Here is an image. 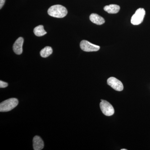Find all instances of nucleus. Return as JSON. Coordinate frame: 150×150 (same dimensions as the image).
Masks as SVG:
<instances>
[{
	"label": "nucleus",
	"mask_w": 150,
	"mask_h": 150,
	"mask_svg": "<svg viewBox=\"0 0 150 150\" xmlns=\"http://www.w3.org/2000/svg\"><path fill=\"white\" fill-rule=\"evenodd\" d=\"M81 48L86 52H94L98 51L100 47L97 45L93 44L86 40H83L80 44Z\"/></svg>",
	"instance_id": "nucleus-5"
},
{
	"label": "nucleus",
	"mask_w": 150,
	"mask_h": 150,
	"mask_svg": "<svg viewBox=\"0 0 150 150\" xmlns=\"http://www.w3.org/2000/svg\"><path fill=\"white\" fill-rule=\"evenodd\" d=\"M146 14L144 9L139 8L136 11L131 18V23L134 25H138L143 22Z\"/></svg>",
	"instance_id": "nucleus-3"
},
{
	"label": "nucleus",
	"mask_w": 150,
	"mask_h": 150,
	"mask_svg": "<svg viewBox=\"0 0 150 150\" xmlns=\"http://www.w3.org/2000/svg\"><path fill=\"white\" fill-rule=\"evenodd\" d=\"M100 107L103 113L106 116H111L114 114V109L112 105L106 100H101Z\"/></svg>",
	"instance_id": "nucleus-4"
},
{
	"label": "nucleus",
	"mask_w": 150,
	"mask_h": 150,
	"mask_svg": "<svg viewBox=\"0 0 150 150\" xmlns=\"http://www.w3.org/2000/svg\"><path fill=\"white\" fill-rule=\"evenodd\" d=\"M53 53V49L50 46H46L40 51V55L43 58H47Z\"/></svg>",
	"instance_id": "nucleus-12"
},
{
	"label": "nucleus",
	"mask_w": 150,
	"mask_h": 150,
	"mask_svg": "<svg viewBox=\"0 0 150 150\" xmlns=\"http://www.w3.org/2000/svg\"><path fill=\"white\" fill-rule=\"evenodd\" d=\"M48 15L53 17L63 18L67 15L68 11L64 6L55 5L49 8L48 11Z\"/></svg>",
	"instance_id": "nucleus-1"
},
{
	"label": "nucleus",
	"mask_w": 150,
	"mask_h": 150,
	"mask_svg": "<svg viewBox=\"0 0 150 150\" xmlns=\"http://www.w3.org/2000/svg\"><path fill=\"white\" fill-rule=\"evenodd\" d=\"M8 86V84L3 81H0V88H5Z\"/></svg>",
	"instance_id": "nucleus-13"
},
{
	"label": "nucleus",
	"mask_w": 150,
	"mask_h": 150,
	"mask_svg": "<svg viewBox=\"0 0 150 150\" xmlns=\"http://www.w3.org/2000/svg\"><path fill=\"white\" fill-rule=\"evenodd\" d=\"M121 150H127V149H122Z\"/></svg>",
	"instance_id": "nucleus-15"
},
{
	"label": "nucleus",
	"mask_w": 150,
	"mask_h": 150,
	"mask_svg": "<svg viewBox=\"0 0 150 150\" xmlns=\"http://www.w3.org/2000/svg\"><path fill=\"white\" fill-rule=\"evenodd\" d=\"M33 32L36 36L38 37L43 36L47 33V32L44 29L43 25H39L35 27L33 30Z\"/></svg>",
	"instance_id": "nucleus-11"
},
{
	"label": "nucleus",
	"mask_w": 150,
	"mask_h": 150,
	"mask_svg": "<svg viewBox=\"0 0 150 150\" xmlns=\"http://www.w3.org/2000/svg\"><path fill=\"white\" fill-rule=\"evenodd\" d=\"M24 39L22 37L18 38L14 43L13 49L14 52L17 55H21L23 52V45Z\"/></svg>",
	"instance_id": "nucleus-7"
},
{
	"label": "nucleus",
	"mask_w": 150,
	"mask_h": 150,
	"mask_svg": "<svg viewBox=\"0 0 150 150\" xmlns=\"http://www.w3.org/2000/svg\"><path fill=\"white\" fill-rule=\"evenodd\" d=\"M103 9L108 13L115 14L118 13L119 11L120 7L116 4H110L105 6Z\"/></svg>",
	"instance_id": "nucleus-10"
},
{
	"label": "nucleus",
	"mask_w": 150,
	"mask_h": 150,
	"mask_svg": "<svg viewBox=\"0 0 150 150\" xmlns=\"http://www.w3.org/2000/svg\"><path fill=\"white\" fill-rule=\"evenodd\" d=\"M18 104V100L17 98H11L6 100L0 104V111L8 112L16 107Z\"/></svg>",
	"instance_id": "nucleus-2"
},
{
	"label": "nucleus",
	"mask_w": 150,
	"mask_h": 150,
	"mask_svg": "<svg viewBox=\"0 0 150 150\" xmlns=\"http://www.w3.org/2000/svg\"><path fill=\"white\" fill-rule=\"evenodd\" d=\"M33 148L34 150H42L44 147V142L40 137L36 136L33 138Z\"/></svg>",
	"instance_id": "nucleus-8"
},
{
	"label": "nucleus",
	"mask_w": 150,
	"mask_h": 150,
	"mask_svg": "<svg viewBox=\"0 0 150 150\" xmlns=\"http://www.w3.org/2000/svg\"><path fill=\"white\" fill-rule=\"evenodd\" d=\"M6 0H0V9L2 8L3 6L4 5Z\"/></svg>",
	"instance_id": "nucleus-14"
},
{
	"label": "nucleus",
	"mask_w": 150,
	"mask_h": 150,
	"mask_svg": "<svg viewBox=\"0 0 150 150\" xmlns=\"http://www.w3.org/2000/svg\"><path fill=\"white\" fill-rule=\"evenodd\" d=\"M107 83L108 85L116 91H121L123 90V86L122 82L115 77H111L108 79Z\"/></svg>",
	"instance_id": "nucleus-6"
},
{
	"label": "nucleus",
	"mask_w": 150,
	"mask_h": 150,
	"mask_svg": "<svg viewBox=\"0 0 150 150\" xmlns=\"http://www.w3.org/2000/svg\"><path fill=\"white\" fill-rule=\"evenodd\" d=\"M89 19L92 22L98 25H101L105 22L104 19L102 17L96 13L91 14L90 16Z\"/></svg>",
	"instance_id": "nucleus-9"
}]
</instances>
